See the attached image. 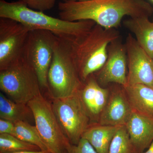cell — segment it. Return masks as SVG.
I'll return each mask as SVG.
<instances>
[{
	"instance_id": "30",
	"label": "cell",
	"mask_w": 153,
	"mask_h": 153,
	"mask_svg": "<svg viewBox=\"0 0 153 153\" xmlns=\"http://www.w3.org/2000/svg\"><path fill=\"white\" fill-rule=\"evenodd\" d=\"M67 153V152H66V153Z\"/></svg>"
},
{
	"instance_id": "3",
	"label": "cell",
	"mask_w": 153,
	"mask_h": 153,
	"mask_svg": "<svg viewBox=\"0 0 153 153\" xmlns=\"http://www.w3.org/2000/svg\"><path fill=\"white\" fill-rule=\"evenodd\" d=\"M0 18L13 19L31 30L50 31L60 38L82 36L89 31L96 23L89 20L68 22L54 18L28 7L22 1L9 2L0 1Z\"/></svg>"
},
{
	"instance_id": "28",
	"label": "cell",
	"mask_w": 153,
	"mask_h": 153,
	"mask_svg": "<svg viewBox=\"0 0 153 153\" xmlns=\"http://www.w3.org/2000/svg\"><path fill=\"white\" fill-rule=\"evenodd\" d=\"M151 1H152V2H153V0H151Z\"/></svg>"
},
{
	"instance_id": "21",
	"label": "cell",
	"mask_w": 153,
	"mask_h": 153,
	"mask_svg": "<svg viewBox=\"0 0 153 153\" xmlns=\"http://www.w3.org/2000/svg\"><path fill=\"white\" fill-rule=\"evenodd\" d=\"M41 150L35 145L25 142L9 134H0V153Z\"/></svg>"
},
{
	"instance_id": "1",
	"label": "cell",
	"mask_w": 153,
	"mask_h": 153,
	"mask_svg": "<svg viewBox=\"0 0 153 153\" xmlns=\"http://www.w3.org/2000/svg\"><path fill=\"white\" fill-rule=\"evenodd\" d=\"M59 15L68 22L89 20L106 29L120 26L124 17H149L153 7L145 0H88L58 4Z\"/></svg>"
},
{
	"instance_id": "16",
	"label": "cell",
	"mask_w": 153,
	"mask_h": 153,
	"mask_svg": "<svg viewBox=\"0 0 153 153\" xmlns=\"http://www.w3.org/2000/svg\"><path fill=\"white\" fill-rule=\"evenodd\" d=\"M123 25L134 34L140 46L153 58V23L149 17L130 18L124 20Z\"/></svg>"
},
{
	"instance_id": "14",
	"label": "cell",
	"mask_w": 153,
	"mask_h": 153,
	"mask_svg": "<svg viewBox=\"0 0 153 153\" xmlns=\"http://www.w3.org/2000/svg\"><path fill=\"white\" fill-rule=\"evenodd\" d=\"M125 126L134 146L143 153L153 141V117L133 111Z\"/></svg>"
},
{
	"instance_id": "6",
	"label": "cell",
	"mask_w": 153,
	"mask_h": 153,
	"mask_svg": "<svg viewBox=\"0 0 153 153\" xmlns=\"http://www.w3.org/2000/svg\"><path fill=\"white\" fill-rule=\"evenodd\" d=\"M27 105L33 112L35 126L49 152H67L71 144L62 131L51 102L41 93Z\"/></svg>"
},
{
	"instance_id": "2",
	"label": "cell",
	"mask_w": 153,
	"mask_h": 153,
	"mask_svg": "<svg viewBox=\"0 0 153 153\" xmlns=\"http://www.w3.org/2000/svg\"><path fill=\"white\" fill-rule=\"evenodd\" d=\"M120 38V34L116 29H106L96 24L82 36L61 38L67 44L83 82L101 69L107 58L108 46Z\"/></svg>"
},
{
	"instance_id": "4",
	"label": "cell",
	"mask_w": 153,
	"mask_h": 153,
	"mask_svg": "<svg viewBox=\"0 0 153 153\" xmlns=\"http://www.w3.org/2000/svg\"><path fill=\"white\" fill-rule=\"evenodd\" d=\"M48 93L52 99L76 94L82 85L76 65L66 42L57 37L48 71Z\"/></svg>"
},
{
	"instance_id": "9",
	"label": "cell",
	"mask_w": 153,
	"mask_h": 153,
	"mask_svg": "<svg viewBox=\"0 0 153 153\" xmlns=\"http://www.w3.org/2000/svg\"><path fill=\"white\" fill-rule=\"evenodd\" d=\"M0 18V70H2L22 56L31 30L13 19Z\"/></svg>"
},
{
	"instance_id": "11",
	"label": "cell",
	"mask_w": 153,
	"mask_h": 153,
	"mask_svg": "<svg viewBox=\"0 0 153 153\" xmlns=\"http://www.w3.org/2000/svg\"><path fill=\"white\" fill-rule=\"evenodd\" d=\"M127 67L125 45L120 38L109 44L105 63L101 69L94 74L101 86L113 82L124 87L127 84Z\"/></svg>"
},
{
	"instance_id": "19",
	"label": "cell",
	"mask_w": 153,
	"mask_h": 153,
	"mask_svg": "<svg viewBox=\"0 0 153 153\" xmlns=\"http://www.w3.org/2000/svg\"><path fill=\"white\" fill-rule=\"evenodd\" d=\"M14 136L22 141L37 146L42 151H48L44 144L36 126L25 121L15 123Z\"/></svg>"
},
{
	"instance_id": "23",
	"label": "cell",
	"mask_w": 153,
	"mask_h": 153,
	"mask_svg": "<svg viewBox=\"0 0 153 153\" xmlns=\"http://www.w3.org/2000/svg\"><path fill=\"white\" fill-rule=\"evenodd\" d=\"M67 153H98L87 140L81 138L77 144H71Z\"/></svg>"
},
{
	"instance_id": "25",
	"label": "cell",
	"mask_w": 153,
	"mask_h": 153,
	"mask_svg": "<svg viewBox=\"0 0 153 153\" xmlns=\"http://www.w3.org/2000/svg\"><path fill=\"white\" fill-rule=\"evenodd\" d=\"M10 153H50L49 151H26L22 152H16Z\"/></svg>"
},
{
	"instance_id": "12",
	"label": "cell",
	"mask_w": 153,
	"mask_h": 153,
	"mask_svg": "<svg viewBox=\"0 0 153 153\" xmlns=\"http://www.w3.org/2000/svg\"><path fill=\"white\" fill-rule=\"evenodd\" d=\"M78 94L90 120H99L109 99L108 89L100 85L93 74L83 82Z\"/></svg>"
},
{
	"instance_id": "17",
	"label": "cell",
	"mask_w": 153,
	"mask_h": 153,
	"mask_svg": "<svg viewBox=\"0 0 153 153\" xmlns=\"http://www.w3.org/2000/svg\"><path fill=\"white\" fill-rule=\"evenodd\" d=\"M120 126L94 125L89 126L82 135L98 153H108L115 134Z\"/></svg>"
},
{
	"instance_id": "18",
	"label": "cell",
	"mask_w": 153,
	"mask_h": 153,
	"mask_svg": "<svg viewBox=\"0 0 153 153\" xmlns=\"http://www.w3.org/2000/svg\"><path fill=\"white\" fill-rule=\"evenodd\" d=\"M0 118L15 123L34 120L32 110L27 104L18 103L9 98L2 92L0 93Z\"/></svg>"
},
{
	"instance_id": "24",
	"label": "cell",
	"mask_w": 153,
	"mask_h": 153,
	"mask_svg": "<svg viewBox=\"0 0 153 153\" xmlns=\"http://www.w3.org/2000/svg\"><path fill=\"white\" fill-rule=\"evenodd\" d=\"M15 130V123L0 118V134H9L14 136Z\"/></svg>"
},
{
	"instance_id": "5",
	"label": "cell",
	"mask_w": 153,
	"mask_h": 153,
	"mask_svg": "<svg viewBox=\"0 0 153 153\" xmlns=\"http://www.w3.org/2000/svg\"><path fill=\"white\" fill-rule=\"evenodd\" d=\"M0 89L13 101L25 104L41 93L35 70L22 55L8 67L0 70Z\"/></svg>"
},
{
	"instance_id": "7",
	"label": "cell",
	"mask_w": 153,
	"mask_h": 153,
	"mask_svg": "<svg viewBox=\"0 0 153 153\" xmlns=\"http://www.w3.org/2000/svg\"><path fill=\"white\" fill-rule=\"evenodd\" d=\"M57 38L47 30H31L23 49L22 55L35 70L41 90L48 89V71Z\"/></svg>"
},
{
	"instance_id": "29",
	"label": "cell",
	"mask_w": 153,
	"mask_h": 153,
	"mask_svg": "<svg viewBox=\"0 0 153 153\" xmlns=\"http://www.w3.org/2000/svg\"></svg>"
},
{
	"instance_id": "31",
	"label": "cell",
	"mask_w": 153,
	"mask_h": 153,
	"mask_svg": "<svg viewBox=\"0 0 153 153\" xmlns=\"http://www.w3.org/2000/svg\"><path fill=\"white\" fill-rule=\"evenodd\" d=\"M87 1H88V0H87Z\"/></svg>"
},
{
	"instance_id": "20",
	"label": "cell",
	"mask_w": 153,
	"mask_h": 153,
	"mask_svg": "<svg viewBox=\"0 0 153 153\" xmlns=\"http://www.w3.org/2000/svg\"><path fill=\"white\" fill-rule=\"evenodd\" d=\"M108 153H139L132 143L125 126H120L115 134Z\"/></svg>"
},
{
	"instance_id": "8",
	"label": "cell",
	"mask_w": 153,
	"mask_h": 153,
	"mask_svg": "<svg viewBox=\"0 0 153 153\" xmlns=\"http://www.w3.org/2000/svg\"><path fill=\"white\" fill-rule=\"evenodd\" d=\"M51 103L64 134L71 144H77L91 121L78 92L65 98L52 99Z\"/></svg>"
},
{
	"instance_id": "10",
	"label": "cell",
	"mask_w": 153,
	"mask_h": 153,
	"mask_svg": "<svg viewBox=\"0 0 153 153\" xmlns=\"http://www.w3.org/2000/svg\"><path fill=\"white\" fill-rule=\"evenodd\" d=\"M125 45L128 68L127 85L141 84L153 87V58L130 33L127 36Z\"/></svg>"
},
{
	"instance_id": "27",
	"label": "cell",
	"mask_w": 153,
	"mask_h": 153,
	"mask_svg": "<svg viewBox=\"0 0 153 153\" xmlns=\"http://www.w3.org/2000/svg\"><path fill=\"white\" fill-rule=\"evenodd\" d=\"M63 1H85L87 0H63Z\"/></svg>"
},
{
	"instance_id": "15",
	"label": "cell",
	"mask_w": 153,
	"mask_h": 153,
	"mask_svg": "<svg viewBox=\"0 0 153 153\" xmlns=\"http://www.w3.org/2000/svg\"><path fill=\"white\" fill-rule=\"evenodd\" d=\"M123 88L133 111L153 117V87L137 84Z\"/></svg>"
},
{
	"instance_id": "13",
	"label": "cell",
	"mask_w": 153,
	"mask_h": 153,
	"mask_svg": "<svg viewBox=\"0 0 153 153\" xmlns=\"http://www.w3.org/2000/svg\"><path fill=\"white\" fill-rule=\"evenodd\" d=\"M125 95V91L120 90L112 94L99 118V124L126 126L133 110Z\"/></svg>"
},
{
	"instance_id": "22",
	"label": "cell",
	"mask_w": 153,
	"mask_h": 153,
	"mask_svg": "<svg viewBox=\"0 0 153 153\" xmlns=\"http://www.w3.org/2000/svg\"><path fill=\"white\" fill-rule=\"evenodd\" d=\"M28 7L35 10L44 12L51 10L55 5L56 0H20Z\"/></svg>"
},
{
	"instance_id": "26",
	"label": "cell",
	"mask_w": 153,
	"mask_h": 153,
	"mask_svg": "<svg viewBox=\"0 0 153 153\" xmlns=\"http://www.w3.org/2000/svg\"><path fill=\"white\" fill-rule=\"evenodd\" d=\"M143 153H153V141L149 146L147 150Z\"/></svg>"
}]
</instances>
